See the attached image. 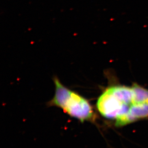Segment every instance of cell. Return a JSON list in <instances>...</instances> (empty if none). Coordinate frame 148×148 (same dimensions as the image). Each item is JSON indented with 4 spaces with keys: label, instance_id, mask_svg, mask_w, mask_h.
<instances>
[{
    "label": "cell",
    "instance_id": "obj_1",
    "mask_svg": "<svg viewBox=\"0 0 148 148\" xmlns=\"http://www.w3.org/2000/svg\"><path fill=\"white\" fill-rule=\"evenodd\" d=\"M55 91L49 106L60 108L71 118L84 123L95 121V113L84 97L65 87L57 77L54 78Z\"/></svg>",
    "mask_w": 148,
    "mask_h": 148
},
{
    "label": "cell",
    "instance_id": "obj_2",
    "mask_svg": "<svg viewBox=\"0 0 148 148\" xmlns=\"http://www.w3.org/2000/svg\"><path fill=\"white\" fill-rule=\"evenodd\" d=\"M96 106L103 117L116 120L127 114L132 106L120 101L108 88L98 97Z\"/></svg>",
    "mask_w": 148,
    "mask_h": 148
},
{
    "label": "cell",
    "instance_id": "obj_3",
    "mask_svg": "<svg viewBox=\"0 0 148 148\" xmlns=\"http://www.w3.org/2000/svg\"><path fill=\"white\" fill-rule=\"evenodd\" d=\"M148 117V104H133L127 114L116 120L115 126L117 127L126 126L137 120Z\"/></svg>",
    "mask_w": 148,
    "mask_h": 148
},
{
    "label": "cell",
    "instance_id": "obj_4",
    "mask_svg": "<svg viewBox=\"0 0 148 148\" xmlns=\"http://www.w3.org/2000/svg\"><path fill=\"white\" fill-rule=\"evenodd\" d=\"M132 87L133 92V104H148V89L143 88L137 83H134Z\"/></svg>",
    "mask_w": 148,
    "mask_h": 148
}]
</instances>
